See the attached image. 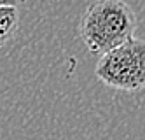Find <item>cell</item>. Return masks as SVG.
<instances>
[{
	"mask_svg": "<svg viewBox=\"0 0 145 140\" xmlns=\"http://www.w3.org/2000/svg\"><path fill=\"white\" fill-rule=\"evenodd\" d=\"M137 14L124 0H96L79 23V35L93 55H105L135 37Z\"/></svg>",
	"mask_w": 145,
	"mask_h": 140,
	"instance_id": "6da1fadb",
	"label": "cell"
},
{
	"mask_svg": "<svg viewBox=\"0 0 145 140\" xmlns=\"http://www.w3.org/2000/svg\"><path fill=\"white\" fill-rule=\"evenodd\" d=\"M96 77L108 88L126 93L145 89V40L131 37L96 63Z\"/></svg>",
	"mask_w": 145,
	"mask_h": 140,
	"instance_id": "7a4b0ae2",
	"label": "cell"
},
{
	"mask_svg": "<svg viewBox=\"0 0 145 140\" xmlns=\"http://www.w3.org/2000/svg\"><path fill=\"white\" fill-rule=\"evenodd\" d=\"M19 26V12L16 5H0V49L11 40Z\"/></svg>",
	"mask_w": 145,
	"mask_h": 140,
	"instance_id": "3957f363",
	"label": "cell"
},
{
	"mask_svg": "<svg viewBox=\"0 0 145 140\" xmlns=\"http://www.w3.org/2000/svg\"><path fill=\"white\" fill-rule=\"evenodd\" d=\"M0 5H18V0H0Z\"/></svg>",
	"mask_w": 145,
	"mask_h": 140,
	"instance_id": "277c9868",
	"label": "cell"
}]
</instances>
